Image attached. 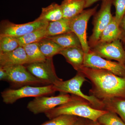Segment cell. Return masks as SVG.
<instances>
[{
    "label": "cell",
    "mask_w": 125,
    "mask_h": 125,
    "mask_svg": "<svg viewBox=\"0 0 125 125\" xmlns=\"http://www.w3.org/2000/svg\"><path fill=\"white\" fill-rule=\"evenodd\" d=\"M20 46L16 37L0 35V53L12 51Z\"/></svg>",
    "instance_id": "cb8c5ba5"
},
{
    "label": "cell",
    "mask_w": 125,
    "mask_h": 125,
    "mask_svg": "<svg viewBox=\"0 0 125 125\" xmlns=\"http://www.w3.org/2000/svg\"><path fill=\"white\" fill-rule=\"evenodd\" d=\"M87 80L81 72L77 73L73 78L68 80L60 81L54 85L56 92L61 93H70L85 99L89 102L93 107L99 110H104L102 101L92 95H85L81 91V88Z\"/></svg>",
    "instance_id": "3957f363"
},
{
    "label": "cell",
    "mask_w": 125,
    "mask_h": 125,
    "mask_svg": "<svg viewBox=\"0 0 125 125\" xmlns=\"http://www.w3.org/2000/svg\"><path fill=\"white\" fill-rule=\"evenodd\" d=\"M47 26L31 32L22 37H16L20 46H22L30 43L38 42L47 37Z\"/></svg>",
    "instance_id": "7402d4cb"
},
{
    "label": "cell",
    "mask_w": 125,
    "mask_h": 125,
    "mask_svg": "<svg viewBox=\"0 0 125 125\" xmlns=\"http://www.w3.org/2000/svg\"><path fill=\"white\" fill-rule=\"evenodd\" d=\"M120 27L123 31V38L121 41L123 42V44H125V14L121 21L120 24Z\"/></svg>",
    "instance_id": "f1b7e54d"
},
{
    "label": "cell",
    "mask_w": 125,
    "mask_h": 125,
    "mask_svg": "<svg viewBox=\"0 0 125 125\" xmlns=\"http://www.w3.org/2000/svg\"></svg>",
    "instance_id": "d6a6232c"
},
{
    "label": "cell",
    "mask_w": 125,
    "mask_h": 125,
    "mask_svg": "<svg viewBox=\"0 0 125 125\" xmlns=\"http://www.w3.org/2000/svg\"><path fill=\"white\" fill-rule=\"evenodd\" d=\"M107 112L94 108L89 101L78 97L74 100L57 107L45 114L49 119L61 115H67L86 118L95 122Z\"/></svg>",
    "instance_id": "7a4b0ae2"
},
{
    "label": "cell",
    "mask_w": 125,
    "mask_h": 125,
    "mask_svg": "<svg viewBox=\"0 0 125 125\" xmlns=\"http://www.w3.org/2000/svg\"><path fill=\"white\" fill-rule=\"evenodd\" d=\"M78 97L63 93L56 96H39L29 103L27 108L34 114L45 113L60 105L74 100Z\"/></svg>",
    "instance_id": "5b68a950"
},
{
    "label": "cell",
    "mask_w": 125,
    "mask_h": 125,
    "mask_svg": "<svg viewBox=\"0 0 125 125\" xmlns=\"http://www.w3.org/2000/svg\"><path fill=\"white\" fill-rule=\"evenodd\" d=\"M62 18L63 13L61 5L53 2L47 7L42 8L40 16L35 20L43 21L49 23Z\"/></svg>",
    "instance_id": "ac0fdd59"
},
{
    "label": "cell",
    "mask_w": 125,
    "mask_h": 125,
    "mask_svg": "<svg viewBox=\"0 0 125 125\" xmlns=\"http://www.w3.org/2000/svg\"><path fill=\"white\" fill-rule=\"evenodd\" d=\"M122 38L123 31L117 23L115 16H113L111 21L101 33L97 43L111 42L117 39L122 40Z\"/></svg>",
    "instance_id": "9a60e30c"
},
{
    "label": "cell",
    "mask_w": 125,
    "mask_h": 125,
    "mask_svg": "<svg viewBox=\"0 0 125 125\" xmlns=\"http://www.w3.org/2000/svg\"><path fill=\"white\" fill-rule=\"evenodd\" d=\"M84 54L82 48L72 47L62 49L59 54L63 56L66 62L79 72L84 66Z\"/></svg>",
    "instance_id": "5bb4252c"
},
{
    "label": "cell",
    "mask_w": 125,
    "mask_h": 125,
    "mask_svg": "<svg viewBox=\"0 0 125 125\" xmlns=\"http://www.w3.org/2000/svg\"><path fill=\"white\" fill-rule=\"evenodd\" d=\"M29 60L23 47L20 46L12 51L0 53V65L9 66L28 64Z\"/></svg>",
    "instance_id": "4fadbf2b"
},
{
    "label": "cell",
    "mask_w": 125,
    "mask_h": 125,
    "mask_svg": "<svg viewBox=\"0 0 125 125\" xmlns=\"http://www.w3.org/2000/svg\"><path fill=\"white\" fill-rule=\"evenodd\" d=\"M102 101L104 105V110L118 114L125 123V99L113 98Z\"/></svg>",
    "instance_id": "d6986e66"
},
{
    "label": "cell",
    "mask_w": 125,
    "mask_h": 125,
    "mask_svg": "<svg viewBox=\"0 0 125 125\" xmlns=\"http://www.w3.org/2000/svg\"><path fill=\"white\" fill-rule=\"evenodd\" d=\"M7 72L4 67L0 65V81H7Z\"/></svg>",
    "instance_id": "83f0119b"
},
{
    "label": "cell",
    "mask_w": 125,
    "mask_h": 125,
    "mask_svg": "<svg viewBox=\"0 0 125 125\" xmlns=\"http://www.w3.org/2000/svg\"><path fill=\"white\" fill-rule=\"evenodd\" d=\"M85 0H63L61 5L63 18L70 19L80 14L85 8Z\"/></svg>",
    "instance_id": "2e32d148"
},
{
    "label": "cell",
    "mask_w": 125,
    "mask_h": 125,
    "mask_svg": "<svg viewBox=\"0 0 125 125\" xmlns=\"http://www.w3.org/2000/svg\"><path fill=\"white\" fill-rule=\"evenodd\" d=\"M3 67L7 72V78L6 81L14 85L24 86L47 84L44 81L33 76L23 65Z\"/></svg>",
    "instance_id": "ba28073f"
},
{
    "label": "cell",
    "mask_w": 125,
    "mask_h": 125,
    "mask_svg": "<svg viewBox=\"0 0 125 125\" xmlns=\"http://www.w3.org/2000/svg\"><path fill=\"white\" fill-rule=\"evenodd\" d=\"M70 19L62 18L60 20L48 23L47 27V37L54 36L71 32Z\"/></svg>",
    "instance_id": "ffe728a7"
},
{
    "label": "cell",
    "mask_w": 125,
    "mask_h": 125,
    "mask_svg": "<svg viewBox=\"0 0 125 125\" xmlns=\"http://www.w3.org/2000/svg\"><path fill=\"white\" fill-rule=\"evenodd\" d=\"M48 22L35 20L32 22L16 24L8 20L1 22L0 35H7L20 37L31 32L47 26Z\"/></svg>",
    "instance_id": "30bf717a"
},
{
    "label": "cell",
    "mask_w": 125,
    "mask_h": 125,
    "mask_svg": "<svg viewBox=\"0 0 125 125\" xmlns=\"http://www.w3.org/2000/svg\"><path fill=\"white\" fill-rule=\"evenodd\" d=\"M97 7V6L93 9L84 10L79 14L70 19L71 29L78 36L85 53L90 51L87 39V24L90 18L96 13Z\"/></svg>",
    "instance_id": "52a82bcc"
},
{
    "label": "cell",
    "mask_w": 125,
    "mask_h": 125,
    "mask_svg": "<svg viewBox=\"0 0 125 125\" xmlns=\"http://www.w3.org/2000/svg\"><path fill=\"white\" fill-rule=\"evenodd\" d=\"M79 120H78V121H77L76 123H75L74 124V125H82L80 124V123H79Z\"/></svg>",
    "instance_id": "4dcf8cb0"
},
{
    "label": "cell",
    "mask_w": 125,
    "mask_h": 125,
    "mask_svg": "<svg viewBox=\"0 0 125 125\" xmlns=\"http://www.w3.org/2000/svg\"><path fill=\"white\" fill-rule=\"evenodd\" d=\"M79 72L92 83L90 95L102 101L113 98L125 99V77L117 76L105 70L84 66Z\"/></svg>",
    "instance_id": "6da1fadb"
},
{
    "label": "cell",
    "mask_w": 125,
    "mask_h": 125,
    "mask_svg": "<svg viewBox=\"0 0 125 125\" xmlns=\"http://www.w3.org/2000/svg\"><path fill=\"white\" fill-rule=\"evenodd\" d=\"M38 43L40 51L46 59L52 58L54 56L59 54L62 50L64 49L56 42L46 38Z\"/></svg>",
    "instance_id": "44dd1931"
},
{
    "label": "cell",
    "mask_w": 125,
    "mask_h": 125,
    "mask_svg": "<svg viewBox=\"0 0 125 125\" xmlns=\"http://www.w3.org/2000/svg\"><path fill=\"white\" fill-rule=\"evenodd\" d=\"M85 0V8H86L89 7L95 2L101 0Z\"/></svg>",
    "instance_id": "f546056e"
},
{
    "label": "cell",
    "mask_w": 125,
    "mask_h": 125,
    "mask_svg": "<svg viewBox=\"0 0 125 125\" xmlns=\"http://www.w3.org/2000/svg\"><path fill=\"white\" fill-rule=\"evenodd\" d=\"M46 38L53 41L64 48L72 47L82 48L78 36L72 31L57 36L47 37Z\"/></svg>",
    "instance_id": "e0dca14e"
},
{
    "label": "cell",
    "mask_w": 125,
    "mask_h": 125,
    "mask_svg": "<svg viewBox=\"0 0 125 125\" xmlns=\"http://www.w3.org/2000/svg\"><path fill=\"white\" fill-rule=\"evenodd\" d=\"M92 52L108 60H113L125 64V50L121 40L97 43L90 49Z\"/></svg>",
    "instance_id": "7c38bea8"
},
{
    "label": "cell",
    "mask_w": 125,
    "mask_h": 125,
    "mask_svg": "<svg viewBox=\"0 0 125 125\" xmlns=\"http://www.w3.org/2000/svg\"><path fill=\"white\" fill-rule=\"evenodd\" d=\"M22 46L27 54L30 64L42 62L46 59L40 51L38 42L30 43Z\"/></svg>",
    "instance_id": "603a6c76"
},
{
    "label": "cell",
    "mask_w": 125,
    "mask_h": 125,
    "mask_svg": "<svg viewBox=\"0 0 125 125\" xmlns=\"http://www.w3.org/2000/svg\"><path fill=\"white\" fill-rule=\"evenodd\" d=\"M112 4L115 8V18L120 26L121 21L125 14V0H112Z\"/></svg>",
    "instance_id": "4316f807"
},
{
    "label": "cell",
    "mask_w": 125,
    "mask_h": 125,
    "mask_svg": "<svg viewBox=\"0 0 125 125\" xmlns=\"http://www.w3.org/2000/svg\"><path fill=\"white\" fill-rule=\"evenodd\" d=\"M124 48H125V46H124Z\"/></svg>",
    "instance_id": "1f68e13d"
},
{
    "label": "cell",
    "mask_w": 125,
    "mask_h": 125,
    "mask_svg": "<svg viewBox=\"0 0 125 125\" xmlns=\"http://www.w3.org/2000/svg\"><path fill=\"white\" fill-rule=\"evenodd\" d=\"M26 67L33 76L44 81L47 84L54 85L62 80L56 74L52 58L46 59L42 62L30 63Z\"/></svg>",
    "instance_id": "8fae6325"
},
{
    "label": "cell",
    "mask_w": 125,
    "mask_h": 125,
    "mask_svg": "<svg viewBox=\"0 0 125 125\" xmlns=\"http://www.w3.org/2000/svg\"><path fill=\"white\" fill-rule=\"evenodd\" d=\"M56 92L54 85L32 87L27 85L18 89H7L1 93L3 102L6 104H12L20 99L46 96Z\"/></svg>",
    "instance_id": "277c9868"
},
{
    "label": "cell",
    "mask_w": 125,
    "mask_h": 125,
    "mask_svg": "<svg viewBox=\"0 0 125 125\" xmlns=\"http://www.w3.org/2000/svg\"><path fill=\"white\" fill-rule=\"evenodd\" d=\"M97 121L102 125H125V123L119 118L116 113L108 111L98 118Z\"/></svg>",
    "instance_id": "484cf974"
},
{
    "label": "cell",
    "mask_w": 125,
    "mask_h": 125,
    "mask_svg": "<svg viewBox=\"0 0 125 125\" xmlns=\"http://www.w3.org/2000/svg\"><path fill=\"white\" fill-rule=\"evenodd\" d=\"M84 66L110 72L118 76L125 77V64L105 60L90 52L85 53Z\"/></svg>",
    "instance_id": "9c48e42d"
},
{
    "label": "cell",
    "mask_w": 125,
    "mask_h": 125,
    "mask_svg": "<svg viewBox=\"0 0 125 125\" xmlns=\"http://www.w3.org/2000/svg\"><path fill=\"white\" fill-rule=\"evenodd\" d=\"M50 120L40 125H73L78 121L79 118L75 116L63 115Z\"/></svg>",
    "instance_id": "d4e9b609"
},
{
    "label": "cell",
    "mask_w": 125,
    "mask_h": 125,
    "mask_svg": "<svg viewBox=\"0 0 125 125\" xmlns=\"http://www.w3.org/2000/svg\"><path fill=\"white\" fill-rule=\"evenodd\" d=\"M112 4V0H103L100 10L94 16L93 33L88 41L90 49L97 45L101 33L113 18L111 12Z\"/></svg>",
    "instance_id": "8992f818"
}]
</instances>
